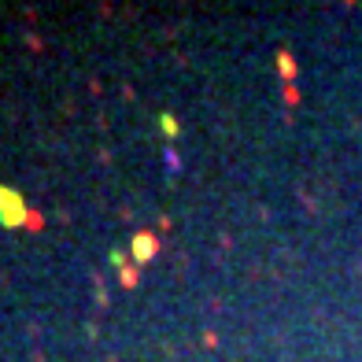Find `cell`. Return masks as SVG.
<instances>
[{
    "mask_svg": "<svg viewBox=\"0 0 362 362\" xmlns=\"http://www.w3.org/2000/svg\"><path fill=\"white\" fill-rule=\"evenodd\" d=\"M23 222H30L26 204H23V192L0 189V226H23Z\"/></svg>",
    "mask_w": 362,
    "mask_h": 362,
    "instance_id": "cell-1",
    "label": "cell"
},
{
    "mask_svg": "<svg viewBox=\"0 0 362 362\" xmlns=\"http://www.w3.org/2000/svg\"><path fill=\"white\" fill-rule=\"evenodd\" d=\"M159 126H163V134H167V137H177L181 134L177 122H174V115H159Z\"/></svg>",
    "mask_w": 362,
    "mask_h": 362,
    "instance_id": "cell-3",
    "label": "cell"
},
{
    "mask_svg": "<svg viewBox=\"0 0 362 362\" xmlns=\"http://www.w3.org/2000/svg\"><path fill=\"white\" fill-rule=\"evenodd\" d=\"M134 255H137L141 262L152 259V255H156V237H152V233H137V237H134Z\"/></svg>",
    "mask_w": 362,
    "mask_h": 362,
    "instance_id": "cell-2",
    "label": "cell"
}]
</instances>
